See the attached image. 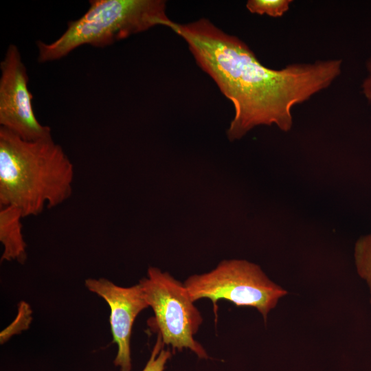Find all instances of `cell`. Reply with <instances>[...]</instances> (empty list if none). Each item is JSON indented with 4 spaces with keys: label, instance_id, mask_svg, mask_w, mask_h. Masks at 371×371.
I'll use <instances>...</instances> for the list:
<instances>
[{
    "label": "cell",
    "instance_id": "cell-2",
    "mask_svg": "<svg viewBox=\"0 0 371 371\" xmlns=\"http://www.w3.org/2000/svg\"><path fill=\"white\" fill-rule=\"evenodd\" d=\"M74 179V165L52 136L27 141L0 128V205L37 216L71 196Z\"/></svg>",
    "mask_w": 371,
    "mask_h": 371
},
{
    "label": "cell",
    "instance_id": "cell-7",
    "mask_svg": "<svg viewBox=\"0 0 371 371\" xmlns=\"http://www.w3.org/2000/svg\"><path fill=\"white\" fill-rule=\"evenodd\" d=\"M85 284L89 291L102 297L109 306L113 342L117 346L114 365L120 367V371H131L133 324L138 314L149 307L141 285L122 287L104 278L87 279Z\"/></svg>",
    "mask_w": 371,
    "mask_h": 371
},
{
    "label": "cell",
    "instance_id": "cell-1",
    "mask_svg": "<svg viewBox=\"0 0 371 371\" xmlns=\"http://www.w3.org/2000/svg\"><path fill=\"white\" fill-rule=\"evenodd\" d=\"M170 28L187 43L197 65L233 104L234 117L227 131L231 141L260 125L290 131L293 107L328 88L341 72V59L268 68L243 41L207 19L173 22Z\"/></svg>",
    "mask_w": 371,
    "mask_h": 371
},
{
    "label": "cell",
    "instance_id": "cell-3",
    "mask_svg": "<svg viewBox=\"0 0 371 371\" xmlns=\"http://www.w3.org/2000/svg\"><path fill=\"white\" fill-rule=\"evenodd\" d=\"M89 5L56 40L36 42L39 63L59 60L83 45L104 47L155 26L170 28L174 22L163 0H91Z\"/></svg>",
    "mask_w": 371,
    "mask_h": 371
},
{
    "label": "cell",
    "instance_id": "cell-8",
    "mask_svg": "<svg viewBox=\"0 0 371 371\" xmlns=\"http://www.w3.org/2000/svg\"><path fill=\"white\" fill-rule=\"evenodd\" d=\"M21 211L10 205H0V241L3 250L2 261L24 263L27 245L22 233Z\"/></svg>",
    "mask_w": 371,
    "mask_h": 371
},
{
    "label": "cell",
    "instance_id": "cell-10",
    "mask_svg": "<svg viewBox=\"0 0 371 371\" xmlns=\"http://www.w3.org/2000/svg\"><path fill=\"white\" fill-rule=\"evenodd\" d=\"M291 0H249L246 8L249 12L271 17L282 16L289 9Z\"/></svg>",
    "mask_w": 371,
    "mask_h": 371
},
{
    "label": "cell",
    "instance_id": "cell-6",
    "mask_svg": "<svg viewBox=\"0 0 371 371\" xmlns=\"http://www.w3.org/2000/svg\"><path fill=\"white\" fill-rule=\"evenodd\" d=\"M0 70L1 127L27 141L51 137V128L34 114L27 69L15 45L8 47Z\"/></svg>",
    "mask_w": 371,
    "mask_h": 371
},
{
    "label": "cell",
    "instance_id": "cell-9",
    "mask_svg": "<svg viewBox=\"0 0 371 371\" xmlns=\"http://www.w3.org/2000/svg\"><path fill=\"white\" fill-rule=\"evenodd\" d=\"M354 259L358 275L368 286L371 303V234L361 236L356 241Z\"/></svg>",
    "mask_w": 371,
    "mask_h": 371
},
{
    "label": "cell",
    "instance_id": "cell-4",
    "mask_svg": "<svg viewBox=\"0 0 371 371\" xmlns=\"http://www.w3.org/2000/svg\"><path fill=\"white\" fill-rule=\"evenodd\" d=\"M184 285L194 302L202 298L212 301L216 319L218 302L223 299L237 306L255 308L266 322L269 312L287 294L258 265L245 260H223L208 273L190 276Z\"/></svg>",
    "mask_w": 371,
    "mask_h": 371
},
{
    "label": "cell",
    "instance_id": "cell-5",
    "mask_svg": "<svg viewBox=\"0 0 371 371\" xmlns=\"http://www.w3.org/2000/svg\"><path fill=\"white\" fill-rule=\"evenodd\" d=\"M139 284L155 314L148 326L161 335L164 344L174 350L189 349L200 359L209 358L194 338L203 318L184 284L156 267L148 268L147 277Z\"/></svg>",
    "mask_w": 371,
    "mask_h": 371
},
{
    "label": "cell",
    "instance_id": "cell-12",
    "mask_svg": "<svg viewBox=\"0 0 371 371\" xmlns=\"http://www.w3.org/2000/svg\"><path fill=\"white\" fill-rule=\"evenodd\" d=\"M366 66L368 75L363 80L361 89L365 98L371 104V57L368 59Z\"/></svg>",
    "mask_w": 371,
    "mask_h": 371
},
{
    "label": "cell",
    "instance_id": "cell-11",
    "mask_svg": "<svg viewBox=\"0 0 371 371\" xmlns=\"http://www.w3.org/2000/svg\"><path fill=\"white\" fill-rule=\"evenodd\" d=\"M164 345L161 335L157 333L150 357L142 371H164L166 362L172 355L169 349H164Z\"/></svg>",
    "mask_w": 371,
    "mask_h": 371
}]
</instances>
